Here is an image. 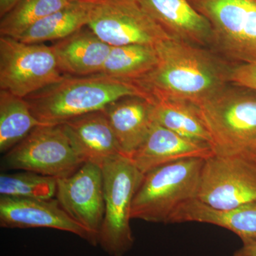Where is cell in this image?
<instances>
[{
	"label": "cell",
	"instance_id": "cell-1",
	"mask_svg": "<svg viewBox=\"0 0 256 256\" xmlns=\"http://www.w3.org/2000/svg\"><path fill=\"white\" fill-rule=\"evenodd\" d=\"M156 47V66L136 82L151 95L198 106L228 86L230 68L203 47L172 38Z\"/></svg>",
	"mask_w": 256,
	"mask_h": 256
},
{
	"label": "cell",
	"instance_id": "cell-2",
	"mask_svg": "<svg viewBox=\"0 0 256 256\" xmlns=\"http://www.w3.org/2000/svg\"><path fill=\"white\" fill-rule=\"evenodd\" d=\"M130 96L153 99L138 82L102 74L64 75L58 82L24 98L32 112L43 124H60L68 120L102 110L111 102Z\"/></svg>",
	"mask_w": 256,
	"mask_h": 256
},
{
	"label": "cell",
	"instance_id": "cell-3",
	"mask_svg": "<svg viewBox=\"0 0 256 256\" xmlns=\"http://www.w3.org/2000/svg\"><path fill=\"white\" fill-rule=\"evenodd\" d=\"M204 160H180L143 174L133 198L131 218L168 224L178 207L196 198Z\"/></svg>",
	"mask_w": 256,
	"mask_h": 256
},
{
	"label": "cell",
	"instance_id": "cell-4",
	"mask_svg": "<svg viewBox=\"0 0 256 256\" xmlns=\"http://www.w3.org/2000/svg\"><path fill=\"white\" fill-rule=\"evenodd\" d=\"M196 106L215 154H238L256 142V90L226 86Z\"/></svg>",
	"mask_w": 256,
	"mask_h": 256
},
{
	"label": "cell",
	"instance_id": "cell-5",
	"mask_svg": "<svg viewBox=\"0 0 256 256\" xmlns=\"http://www.w3.org/2000/svg\"><path fill=\"white\" fill-rule=\"evenodd\" d=\"M102 170L105 214L98 244L110 256H124L134 244L130 222L133 198L143 174L124 156L108 160Z\"/></svg>",
	"mask_w": 256,
	"mask_h": 256
},
{
	"label": "cell",
	"instance_id": "cell-6",
	"mask_svg": "<svg viewBox=\"0 0 256 256\" xmlns=\"http://www.w3.org/2000/svg\"><path fill=\"white\" fill-rule=\"evenodd\" d=\"M188 1L210 24L213 46L238 64L256 62V0Z\"/></svg>",
	"mask_w": 256,
	"mask_h": 256
},
{
	"label": "cell",
	"instance_id": "cell-7",
	"mask_svg": "<svg viewBox=\"0 0 256 256\" xmlns=\"http://www.w3.org/2000/svg\"><path fill=\"white\" fill-rule=\"evenodd\" d=\"M64 76L52 46L0 36V88L24 98Z\"/></svg>",
	"mask_w": 256,
	"mask_h": 256
},
{
	"label": "cell",
	"instance_id": "cell-8",
	"mask_svg": "<svg viewBox=\"0 0 256 256\" xmlns=\"http://www.w3.org/2000/svg\"><path fill=\"white\" fill-rule=\"evenodd\" d=\"M6 170L32 172L56 178L73 174L84 162L77 154L60 124H44L6 152Z\"/></svg>",
	"mask_w": 256,
	"mask_h": 256
},
{
	"label": "cell",
	"instance_id": "cell-9",
	"mask_svg": "<svg viewBox=\"0 0 256 256\" xmlns=\"http://www.w3.org/2000/svg\"><path fill=\"white\" fill-rule=\"evenodd\" d=\"M196 198L220 210L256 202V163L242 153L206 158Z\"/></svg>",
	"mask_w": 256,
	"mask_h": 256
},
{
	"label": "cell",
	"instance_id": "cell-10",
	"mask_svg": "<svg viewBox=\"0 0 256 256\" xmlns=\"http://www.w3.org/2000/svg\"><path fill=\"white\" fill-rule=\"evenodd\" d=\"M87 26L111 46H156L172 38L136 0H101L94 3Z\"/></svg>",
	"mask_w": 256,
	"mask_h": 256
},
{
	"label": "cell",
	"instance_id": "cell-11",
	"mask_svg": "<svg viewBox=\"0 0 256 256\" xmlns=\"http://www.w3.org/2000/svg\"><path fill=\"white\" fill-rule=\"evenodd\" d=\"M56 196L72 220L98 238L105 214L102 166L86 162L73 174L57 178Z\"/></svg>",
	"mask_w": 256,
	"mask_h": 256
},
{
	"label": "cell",
	"instance_id": "cell-12",
	"mask_svg": "<svg viewBox=\"0 0 256 256\" xmlns=\"http://www.w3.org/2000/svg\"><path fill=\"white\" fill-rule=\"evenodd\" d=\"M0 226L6 228H48L69 232L92 246L98 239L72 220L56 198L0 197Z\"/></svg>",
	"mask_w": 256,
	"mask_h": 256
},
{
	"label": "cell",
	"instance_id": "cell-13",
	"mask_svg": "<svg viewBox=\"0 0 256 256\" xmlns=\"http://www.w3.org/2000/svg\"><path fill=\"white\" fill-rule=\"evenodd\" d=\"M172 38L196 46L213 45L210 24L188 0H136Z\"/></svg>",
	"mask_w": 256,
	"mask_h": 256
},
{
	"label": "cell",
	"instance_id": "cell-14",
	"mask_svg": "<svg viewBox=\"0 0 256 256\" xmlns=\"http://www.w3.org/2000/svg\"><path fill=\"white\" fill-rule=\"evenodd\" d=\"M212 146L190 140L154 122L142 144L130 156L142 174L163 165L190 158L206 159Z\"/></svg>",
	"mask_w": 256,
	"mask_h": 256
},
{
	"label": "cell",
	"instance_id": "cell-15",
	"mask_svg": "<svg viewBox=\"0 0 256 256\" xmlns=\"http://www.w3.org/2000/svg\"><path fill=\"white\" fill-rule=\"evenodd\" d=\"M60 124L84 162L102 166L108 160L124 156L104 110L82 114Z\"/></svg>",
	"mask_w": 256,
	"mask_h": 256
},
{
	"label": "cell",
	"instance_id": "cell-16",
	"mask_svg": "<svg viewBox=\"0 0 256 256\" xmlns=\"http://www.w3.org/2000/svg\"><path fill=\"white\" fill-rule=\"evenodd\" d=\"M153 108L152 99L130 96L102 110L124 156L130 158L146 139L154 124Z\"/></svg>",
	"mask_w": 256,
	"mask_h": 256
},
{
	"label": "cell",
	"instance_id": "cell-17",
	"mask_svg": "<svg viewBox=\"0 0 256 256\" xmlns=\"http://www.w3.org/2000/svg\"><path fill=\"white\" fill-rule=\"evenodd\" d=\"M52 46L62 73L74 76L100 74L112 47L87 26Z\"/></svg>",
	"mask_w": 256,
	"mask_h": 256
},
{
	"label": "cell",
	"instance_id": "cell-18",
	"mask_svg": "<svg viewBox=\"0 0 256 256\" xmlns=\"http://www.w3.org/2000/svg\"><path fill=\"white\" fill-rule=\"evenodd\" d=\"M184 222L210 224L228 229L236 234L242 242L256 240V202L220 210L194 198L178 207L168 224Z\"/></svg>",
	"mask_w": 256,
	"mask_h": 256
},
{
	"label": "cell",
	"instance_id": "cell-19",
	"mask_svg": "<svg viewBox=\"0 0 256 256\" xmlns=\"http://www.w3.org/2000/svg\"><path fill=\"white\" fill-rule=\"evenodd\" d=\"M152 96L154 122L182 137L212 146V137L196 105L178 99Z\"/></svg>",
	"mask_w": 256,
	"mask_h": 256
},
{
	"label": "cell",
	"instance_id": "cell-20",
	"mask_svg": "<svg viewBox=\"0 0 256 256\" xmlns=\"http://www.w3.org/2000/svg\"><path fill=\"white\" fill-rule=\"evenodd\" d=\"M94 3L74 1L34 24L16 40L26 44L56 42L85 28Z\"/></svg>",
	"mask_w": 256,
	"mask_h": 256
},
{
	"label": "cell",
	"instance_id": "cell-21",
	"mask_svg": "<svg viewBox=\"0 0 256 256\" xmlns=\"http://www.w3.org/2000/svg\"><path fill=\"white\" fill-rule=\"evenodd\" d=\"M158 62L156 46L141 44L112 46L100 74L137 82L150 73Z\"/></svg>",
	"mask_w": 256,
	"mask_h": 256
},
{
	"label": "cell",
	"instance_id": "cell-22",
	"mask_svg": "<svg viewBox=\"0 0 256 256\" xmlns=\"http://www.w3.org/2000/svg\"><path fill=\"white\" fill-rule=\"evenodd\" d=\"M44 126L34 117L24 98L0 90V151L6 152L34 128Z\"/></svg>",
	"mask_w": 256,
	"mask_h": 256
},
{
	"label": "cell",
	"instance_id": "cell-23",
	"mask_svg": "<svg viewBox=\"0 0 256 256\" xmlns=\"http://www.w3.org/2000/svg\"><path fill=\"white\" fill-rule=\"evenodd\" d=\"M74 0H20L0 22L1 36L16 38L40 20Z\"/></svg>",
	"mask_w": 256,
	"mask_h": 256
},
{
	"label": "cell",
	"instance_id": "cell-24",
	"mask_svg": "<svg viewBox=\"0 0 256 256\" xmlns=\"http://www.w3.org/2000/svg\"><path fill=\"white\" fill-rule=\"evenodd\" d=\"M57 178L32 172L0 175L1 196L26 198H52L56 196Z\"/></svg>",
	"mask_w": 256,
	"mask_h": 256
},
{
	"label": "cell",
	"instance_id": "cell-25",
	"mask_svg": "<svg viewBox=\"0 0 256 256\" xmlns=\"http://www.w3.org/2000/svg\"><path fill=\"white\" fill-rule=\"evenodd\" d=\"M228 80L233 85L256 90V62L238 64L229 70Z\"/></svg>",
	"mask_w": 256,
	"mask_h": 256
},
{
	"label": "cell",
	"instance_id": "cell-26",
	"mask_svg": "<svg viewBox=\"0 0 256 256\" xmlns=\"http://www.w3.org/2000/svg\"><path fill=\"white\" fill-rule=\"evenodd\" d=\"M232 256H256V240L242 242V247L236 250Z\"/></svg>",
	"mask_w": 256,
	"mask_h": 256
},
{
	"label": "cell",
	"instance_id": "cell-27",
	"mask_svg": "<svg viewBox=\"0 0 256 256\" xmlns=\"http://www.w3.org/2000/svg\"><path fill=\"white\" fill-rule=\"evenodd\" d=\"M20 0H0V16H3L18 4Z\"/></svg>",
	"mask_w": 256,
	"mask_h": 256
},
{
	"label": "cell",
	"instance_id": "cell-28",
	"mask_svg": "<svg viewBox=\"0 0 256 256\" xmlns=\"http://www.w3.org/2000/svg\"><path fill=\"white\" fill-rule=\"evenodd\" d=\"M240 153L245 154L256 164V142L249 146L248 148H247L246 149L244 150Z\"/></svg>",
	"mask_w": 256,
	"mask_h": 256
},
{
	"label": "cell",
	"instance_id": "cell-29",
	"mask_svg": "<svg viewBox=\"0 0 256 256\" xmlns=\"http://www.w3.org/2000/svg\"><path fill=\"white\" fill-rule=\"evenodd\" d=\"M74 1L84 2L95 3L101 0H74Z\"/></svg>",
	"mask_w": 256,
	"mask_h": 256
}]
</instances>
